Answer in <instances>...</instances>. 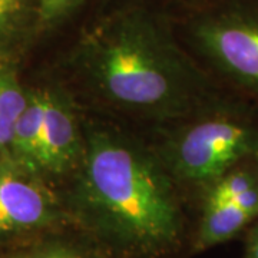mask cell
<instances>
[{
  "mask_svg": "<svg viewBox=\"0 0 258 258\" xmlns=\"http://www.w3.org/2000/svg\"><path fill=\"white\" fill-rule=\"evenodd\" d=\"M255 220L257 217L235 203L204 201L197 234V247L200 249H207L232 240Z\"/></svg>",
  "mask_w": 258,
  "mask_h": 258,
  "instance_id": "52a82bcc",
  "label": "cell"
},
{
  "mask_svg": "<svg viewBox=\"0 0 258 258\" xmlns=\"http://www.w3.org/2000/svg\"><path fill=\"white\" fill-rule=\"evenodd\" d=\"M2 258H15V257H13V254H9V255H6V257H2Z\"/></svg>",
  "mask_w": 258,
  "mask_h": 258,
  "instance_id": "5bb4252c",
  "label": "cell"
},
{
  "mask_svg": "<svg viewBox=\"0 0 258 258\" xmlns=\"http://www.w3.org/2000/svg\"><path fill=\"white\" fill-rule=\"evenodd\" d=\"M15 258H93L71 242L53 238H42L33 244L12 252Z\"/></svg>",
  "mask_w": 258,
  "mask_h": 258,
  "instance_id": "8fae6325",
  "label": "cell"
},
{
  "mask_svg": "<svg viewBox=\"0 0 258 258\" xmlns=\"http://www.w3.org/2000/svg\"><path fill=\"white\" fill-rule=\"evenodd\" d=\"M252 230L249 231L248 242H247V255L245 258H258V218Z\"/></svg>",
  "mask_w": 258,
  "mask_h": 258,
  "instance_id": "4fadbf2b",
  "label": "cell"
},
{
  "mask_svg": "<svg viewBox=\"0 0 258 258\" xmlns=\"http://www.w3.org/2000/svg\"><path fill=\"white\" fill-rule=\"evenodd\" d=\"M81 74L105 102L148 118L185 115L208 95L165 23L142 6L99 19L75 52Z\"/></svg>",
  "mask_w": 258,
  "mask_h": 258,
  "instance_id": "7a4b0ae2",
  "label": "cell"
},
{
  "mask_svg": "<svg viewBox=\"0 0 258 258\" xmlns=\"http://www.w3.org/2000/svg\"><path fill=\"white\" fill-rule=\"evenodd\" d=\"M195 45L232 99L258 112V0H230L197 19Z\"/></svg>",
  "mask_w": 258,
  "mask_h": 258,
  "instance_id": "277c9868",
  "label": "cell"
},
{
  "mask_svg": "<svg viewBox=\"0 0 258 258\" xmlns=\"http://www.w3.org/2000/svg\"><path fill=\"white\" fill-rule=\"evenodd\" d=\"M85 0H39L37 30L43 32L56 28L69 18Z\"/></svg>",
  "mask_w": 258,
  "mask_h": 258,
  "instance_id": "7c38bea8",
  "label": "cell"
},
{
  "mask_svg": "<svg viewBox=\"0 0 258 258\" xmlns=\"http://www.w3.org/2000/svg\"><path fill=\"white\" fill-rule=\"evenodd\" d=\"M28 102L18 71L9 56H0V157L6 155L15 128Z\"/></svg>",
  "mask_w": 258,
  "mask_h": 258,
  "instance_id": "9c48e42d",
  "label": "cell"
},
{
  "mask_svg": "<svg viewBox=\"0 0 258 258\" xmlns=\"http://www.w3.org/2000/svg\"><path fill=\"white\" fill-rule=\"evenodd\" d=\"M66 218L64 204L45 178L0 157V249L46 238Z\"/></svg>",
  "mask_w": 258,
  "mask_h": 258,
  "instance_id": "5b68a950",
  "label": "cell"
},
{
  "mask_svg": "<svg viewBox=\"0 0 258 258\" xmlns=\"http://www.w3.org/2000/svg\"><path fill=\"white\" fill-rule=\"evenodd\" d=\"M43 89V118L37 149V175L47 179L76 171L85 148V131L68 96L59 89Z\"/></svg>",
  "mask_w": 258,
  "mask_h": 258,
  "instance_id": "8992f818",
  "label": "cell"
},
{
  "mask_svg": "<svg viewBox=\"0 0 258 258\" xmlns=\"http://www.w3.org/2000/svg\"><path fill=\"white\" fill-rule=\"evenodd\" d=\"M39 0H0V56L37 30Z\"/></svg>",
  "mask_w": 258,
  "mask_h": 258,
  "instance_id": "30bf717a",
  "label": "cell"
},
{
  "mask_svg": "<svg viewBox=\"0 0 258 258\" xmlns=\"http://www.w3.org/2000/svg\"><path fill=\"white\" fill-rule=\"evenodd\" d=\"M43 118V89L28 91L25 111L19 118L6 155L19 166L36 174L37 149ZM40 176V175H39Z\"/></svg>",
  "mask_w": 258,
  "mask_h": 258,
  "instance_id": "ba28073f",
  "label": "cell"
},
{
  "mask_svg": "<svg viewBox=\"0 0 258 258\" xmlns=\"http://www.w3.org/2000/svg\"><path fill=\"white\" fill-rule=\"evenodd\" d=\"M68 217L103 245L152 257L175 245L182 217L171 174L162 161L118 132L85 129Z\"/></svg>",
  "mask_w": 258,
  "mask_h": 258,
  "instance_id": "6da1fadb",
  "label": "cell"
},
{
  "mask_svg": "<svg viewBox=\"0 0 258 258\" xmlns=\"http://www.w3.org/2000/svg\"><path fill=\"white\" fill-rule=\"evenodd\" d=\"M248 161H258V112L225 96L168 144L164 165L171 175L207 188Z\"/></svg>",
  "mask_w": 258,
  "mask_h": 258,
  "instance_id": "3957f363",
  "label": "cell"
}]
</instances>
